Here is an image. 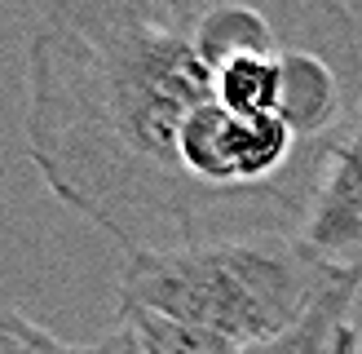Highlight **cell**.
Listing matches in <instances>:
<instances>
[{"mask_svg":"<svg viewBox=\"0 0 362 354\" xmlns=\"http://www.w3.org/2000/svg\"><path fill=\"white\" fill-rule=\"evenodd\" d=\"M98 346H71L23 310H0V354H93Z\"/></svg>","mask_w":362,"mask_h":354,"instance_id":"8992f818","label":"cell"},{"mask_svg":"<svg viewBox=\"0 0 362 354\" xmlns=\"http://www.w3.org/2000/svg\"><path fill=\"white\" fill-rule=\"evenodd\" d=\"M362 115L345 0H45L27 159L119 253L300 235Z\"/></svg>","mask_w":362,"mask_h":354,"instance_id":"6da1fadb","label":"cell"},{"mask_svg":"<svg viewBox=\"0 0 362 354\" xmlns=\"http://www.w3.org/2000/svg\"><path fill=\"white\" fill-rule=\"evenodd\" d=\"M115 341H119V346H115V354H137V346H133L129 328H119V332H115Z\"/></svg>","mask_w":362,"mask_h":354,"instance_id":"ba28073f","label":"cell"},{"mask_svg":"<svg viewBox=\"0 0 362 354\" xmlns=\"http://www.w3.org/2000/svg\"><path fill=\"white\" fill-rule=\"evenodd\" d=\"M119 328H129L137 354H243L239 346H230V341H221V336H212V332L173 324V319L146 314V310L119 314Z\"/></svg>","mask_w":362,"mask_h":354,"instance_id":"5b68a950","label":"cell"},{"mask_svg":"<svg viewBox=\"0 0 362 354\" xmlns=\"http://www.w3.org/2000/svg\"><path fill=\"white\" fill-rule=\"evenodd\" d=\"M345 279L349 270H336L300 235L141 248L119 257V314H164L247 350L296 328Z\"/></svg>","mask_w":362,"mask_h":354,"instance_id":"7a4b0ae2","label":"cell"},{"mask_svg":"<svg viewBox=\"0 0 362 354\" xmlns=\"http://www.w3.org/2000/svg\"><path fill=\"white\" fill-rule=\"evenodd\" d=\"M300 239L336 270L362 275V115L322 169L314 204L300 222Z\"/></svg>","mask_w":362,"mask_h":354,"instance_id":"3957f363","label":"cell"},{"mask_svg":"<svg viewBox=\"0 0 362 354\" xmlns=\"http://www.w3.org/2000/svg\"><path fill=\"white\" fill-rule=\"evenodd\" d=\"M336 354H362V328L354 324V319L340 328V336H336Z\"/></svg>","mask_w":362,"mask_h":354,"instance_id":"52a82bcc","label":"cell"},{"mask_svg":"<svg viewBox=\"0 0 362 354\" xmlns=\"http://www.w3.org/2000/svg\"><path fill=\"white\" fill-rule=\"evenodd\" d=\"M358 297H362V275H349L336 292L322 297L296 328H287L283 336H269L261 346H247L243 354H336V336L354 319Z\"/></svg>","mask_w":362,"mask_h":354,"instance_id":"277c9868","label":"cell"}]
</instances>
